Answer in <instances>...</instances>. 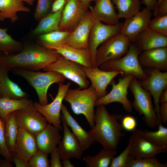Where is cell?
I'll return each mask as SVG.
<instances>
[{
  "instance_id": "6da1fadb",
  "label": "cell",
  "mask_w": 167,
  "mask_h": 167,
  "mask_svg": "<svg viewBox=\"0 0 167 167\" xmlns=\"http://www.w3.org/2000/svg\"><path fill=\"white\" fill-rule=\"evenodd\" d=\"M60 55L39 44L24 46L22 50L13 54L0 55V64L9 68H14L38 71L55 62Z\"/></svg>"
},
{
  "instance_id": "7a4b0ae2",
  "label": "cell",
  "mask_w": 167,
  "mask_h": 167,
  "mask_svg": "<svg viewBox=\"0 0 167 167\" xmlns=\"http://www.w3.org/2000/svg\"><path fill=\"white\" fill-rule=\"evenodd\" d=\"M95 113V125L89 131L95 141L101 144L103 148L117 149L121 138L124 135L118 120H121V114H110L104 105L96 106Z\"/></svg>"
},
{
  "instance_id": "3957f363",
  "label": "cell",
  "mask_w": 167,
  "mask_h": 167,
  "mask_svg": "<svg viewBox=\"0 0 167 167\" xmlns=\"http://www.w3.org/2000/svg\"><path fill=\"white\" fill-rule=\"evenodd\" d=\"M11 71L24 78L34 88L38 96L39 103L41 105L48 104L47 92L50 86L55 83H63L66 79L61 74L53 71L41 72L17 68Z\"/></svg>"
},
{
  "instance_id": "277c9868",
  "label": "cell",
  "mask_w": 167,
  "mask_h": 167,
  "mask_svg": "<svg viewBox=\"0 0 167 167\" xmlns=\"http://www.w3.org/2000/svg\"><path fill=\"white\" fill-rule=\"evenodd\" d=\"M97 99L96 92L91 85L84 89L69 88L64 98L75 114L84 116L91 128L95 125L94 107Z\"/></svg>"
},
{
  "instance_id": "5b68a950",
  "label": "cell",
  "mask_w": 167,
  "mask_h": 167,
  "mask_svg": "<svg viewBox=\"0 0 167 167\" xmlns=\"http://www.w3.org/2000/svg\"><path fill=\"white\" fill-rule=\"evenodd\" d=\"M142 51L135 43H130L128 50L125 55L120 58L102 64L99 66L100 68L107 71H122V75H131L136 79H143L148 75L138 59Z\"/></svg>"
},
{
  "instance_id": "8992f818",
  "label": "cell",
  "mask_w": 167,
  "mask_h": 167,
  "mask_svg": "<svg viewBox=\"0 0 167 167\" xmlns=\"http://www.w3.org/2000/svg\"><path fill=\"white\" fill-rule=\"evenodd\" d=\"M129 88L134 97L132 107L140 115H143V119L148 126L153 128L157 126V115L150 93L143 89L134 77L131 79Z\"/></svg>"
},
{
  "instance_id": "52a82bcc",
  "label": "cell",
  "mask_w": 167,
  "mask_h": 167,
  "mask_svg": "<svg viewBox=\"0 0 167 167\" xmlns=\"http://www.w3.org/2000/svg\"><path fill=\"white\" fill-rule=\"evenodd\" d=\"M130 44L129 39L120 33L110 37L97 48L95 56V67L121 58L127 52Z\"/></svg>"
},
{
  "instance_id": "ba28073f",
  "label": "cell",
  "mask_w": 167,
  "mask_h": 167,
  "mask_svg": "<svg viewBox=\"0 0 167 167\" xmlns=\"http://www.w3.org/2000/svg\"><path fill=\"white\" fill-rule=\"evenodd\" d=\"M43 70L53 71L62 75L66 79L77 84L81 89L89 87V82L86 76L83 66L60 55L54 62Z\"/></svg>"
},
{
  "instance_id": "9c48e42d",
  "label": "cell",
  "mask_w": 167,
  "mask_h": 167,
  "mask_svg": "<svg viewBox=\"0 0 167 167\" xmlns=\"http://www.w3.org/2000/svg\"><path fill=\"white\" fill-rule=\"evenodd\" d=\"M145 71L147 77L139 82L140 86L148 92L153 98L158 125L162 124L159 114V97L162 92L167 88V72L156 69L147 68Z\"/></svg>"
},
{
  "instance_id": "30bf717a",
  "label": "cell",
  "mask_w": 167,
  "mask_h": 167,
  "mask_svg": "<svg viewBox=\"0 0 167 167\" xmlns=\"http://www.w3.org/2000/svg\"><path fill=\"white\" fill-rule=\"evenodd\" d=\"M19 128L24 129L35 136L48 124L45 118L33 105L14 112Z\"/></svg>"
},
{
  "instance_id": "8fae6325",
  "label": "cell",
  "mask_w": 167,
  "mask_h": 167,
  "mask_svg": "<svg viewBox=\"0 0 167 167\" xmlns=\"http://www.w3.org/2000/svg\"><path fill=\"white\" fill-rule=\"evenodd\" d=\"M131 75H122L118 79V82L116 84L113 81L111 82L112 89L110 92L104 96L97 99L95 106L105 105L110 103L117 102L122 105L125 111L131 113L133 107L131 101L127 98L128 88L130 83L133 78Z\"/></svg>"
},
{
  "instance_id": "7c38bea8",
  "label": "cell",
  "mask_w": 167,
  "mask_h": 167,
  "mask_svg": "<svg viewBox=\"0 0 167 167\" xmlns=\"http://www.w3.org/2000/svg\"><path fill=\"white\" fill-rule=\"evenodd\" d=\"M123 23L110 25L99 21H94L91 28L89 36L88 49L91 53L95 67V56L99 46L110 37L120 33Z\"/></svg>"
},
{
  "instance_id": "4fadbf2b",
  "label": "cell",
  "mask_w": 167,
  "mask_h": 167,
  "mask_svg": "<svg viewBox=\"0 0 167 167\" xmlns=\"http://www.w3.org/2000/svg\"><path fill=\"white\" fill-rule=\"evenodd\" d=\"M57 95L53 101L50 104L41 105L36 101L33 103L36 109L45 118L49 123L52 124L62 130L61 125L60 112L62 104V102L67 90L71 85L69 82L66 84L60 83Z\"/></svg>"
},
{
  "instance_id": "5bb4252c",
  "label": "cell",
  "mask_w": 167,
  "mask_h": 167,
  "mask_svg": "<svg viewBox=\"0 0 167 167\" xmlns=\"http://www.w3.org/2000/svg\"><path fill=\"white\" fill-rule=\"evenodd\" d=\"M129 141L130 142L129 156L134 159L155 156L158 154L167 152L141 135L136 128L132 131Z\"/></svg>"
},
{
  "instance_id": "9a60e30c",
  "label": "cell",
  "mask_w": 167,
  "mask_h": 167,
  "mask_svg": "<svg viewBox=\"0 0 167 167\" xmlns=\"http://www.w3.org/2000/svg\"><path fill=\"white\" fill-rule=\"evenodd\" d=\"M88 11L79 0H67L62 12L60 30L71 32L82 20Z\"/></svg>"
},
{
  "instance_id": "2e32d148",
  "label": "cell",
  "mask_w": 167,
  "mask_h": 167,
  "mask_svg": "<svg viewBox=\"0 0 167 167\" xmlns=\"http://www.w3.org/2000/svg\"><path fill=\"white\" fill-rule=\"evenodd\" d=\"M152 14V11L146 7L125 19L120 33L127 37L130 43L133 42L137 36L148 28Z\"/></svg>"
},
{
  "instance_id": "e0dca14e",
  "label": "cell",
  "mask_w": 167,
  "mask_h": 167,
  "mask_svg": "<svg viewBox=\"0 0 167 167\" xmlns=\"http://www.w3.org/2000/svg\"><path fill=\"white\" fill-rule=\"evenodd\" d=\"M61 119L62 122L63 136L57 147L61 160L81 159L84 151L76 138L70 130L62 115Z\"/></svg>"
},
{
  "instance_id": "ac0fdd59",
  "label": "cell",
  "mask_w": 167,
  "mask_h": 167,
  "mask_svg": "<svg viewBox=\"0 0 167 167\" xmlns=\"http://www.w3.org/2000/svg\"><path fill=\"white\" fill-rule=\"evenodd\" d=\"M83 68L86 77L90 81L91 85L96 92L97 99L107 93V87L115 77L123 74L122 71H105L98 67L88 68L83 66Z\"/></svg>"
},
{
  "instance_id": "d6986e66",
  "label": "cell",
  "mask_w": 167,
  "mask_h": 167,
  "mask_svg": "<svg viewBox=\"0 0 167 167\" xmlns=\"http://www.w3.org/2000/svg\"><path fill=\"white\" fill-rule=\"evenodd\" d=\"M94 22L91 11H88L78 25L71 32L64 43L79 49H88L89 36Z\"/></svg>"
},
{
  "instance_id": "ffe728a7",
  "label": "cell",
  "mask_w": 167,
  "mask_h": 167,
  "mask_svg": "<svg viewBox=\"0 0 167 167\" xmlns=\"http://www.w3.org/2000/svg\"><path fill=\"white\" fill-rule=\"evenodd\" d=\"M35 136L24 129L19 128L13 152L14 153L28 162L37 150Z\"/></svg>"
},
{
  "instance_id": "44dd1931",
  "label": "cell",
  "mask_w": 167,
  "mask_h": 167,
  "mask_svg": "<svg viewBox=\"0 0 167 167\" xmlns=\"http://www.w3.org/2000/svg\"><path fill=\"white\" fill-rule=\"evenodd\" d=\"M140 64L146 68L167 71V47L144 50L138 56Z\"/></svg>"
},
{
  "instance_id": "7402d4cb",
  "label": "cell",
  "mask_w": 167,
  "mask_h": 167,
  "mask_svg": "<svg viewBox=\"0 0 167 167\" xmlns=\"http://www.w3.org/2000/svg\"><path fill=\"white\" fill-rule=\"evenodd\" d=\"M95 2L94 6L89 7L94 21L102 22L110 25L119 23L112 0H95Z\"/></svg>"
},
{
  "instance_id": "603a6c76",
  "label": "cell",
  "mask_w": 167,
  "mask_h": 167,
  "mask_svg": "<svg viewBox=\"0 0 167 167\" xmlns=\"http://www.w3.org/2000/svg\"><path fill=\"white\" fill-rule=\"evenodd\" d=\"M51 49L66 58L88 68L93 67L91 55L88 49H81L65 44L58 47H51Z\"/></svg>"
},
{
  "instance_id": "cb8c5ba5",
  "label": "cell",
  "mask_w": 167,
  "mask_h": 167,
  "mask_svg": "<svg viewBox=\"0 0 167 167\" xmlns=\"http://www.w3.org/2000/svg\"><path fill=\"white\" fill-rule=\"evenodd\" d=\"M60 130L54 125L48 124L42 131L35 136L38 149L48 154L50 153L61 140Z\"/></svg>"
},
{
  "instance_id": "d4e9b609",
  "label": "cell",
  "mask_w": 167,
  "mask_h": 167,
  "mask_svg": "<svg viewBox=\"0 0 167 167\" xmlns=\"http://www.w3.org/2000/svg\"><path fill=\"white\" fill-rule=\"evenodd\" d=\"M133 42L142 51L167 47V36L147 28L137 36Z\"/></svg>"
},
{
  "instance_id": "484cf974",
  "label": "cell",
  "mask_w": 167,
  "mask_h": 167,
  "mask_svg": "<svg viewBox=\"0 0 167 167\" xmlns=\"http://www.w3.org/2000/svg\"><path fill=\"white\" fill-rule=\"evenodd\" d=\"M61 111L62 113V116L68 127L71 128L72 133L78 140L83 150L88 149L95 141L89 132L86 131L81 127L63 104Z\"/></svg>"
},
{
  "instance_id": "4316f807",
  "label": "cell",
  "mask_w": 167,
  "mask_h": 167,
  "mask_svg": "<svg viewBox=\"0 0 167 167\" xmlns=\"http://www.w3.org/2000/svg\"><path fill=\"white\" fill-rule=\"evenodd\" d=\"M10 71L7 67L0 64V80L2 97L14 99L27 98L28 95L27 93L9 78L8 74Z\"/></svg>"
},
{
  "instance_id": "83f0119b",
  "label": "cell",
  "mask_w": 167,
  "mask_h": 167,
  "mask_svg": "<svg viewBox=\"0 0 167 167\" xmlns=\"http://www.w3.org/2000/svg\"><path fill=\"white\" fill-rule=\"evenodd\" d=\"M29 12L30 9L25 6L22 0H0V21L9 19L15 23L18 19V12Z\"/></svg>"
},
{
  "instance_id": "f1b7e54d",
  "label": "cell",
  "mask_w": 167,
  "mask_h": 167,
  "mask_svg": "<svg viewBox=\"0 0 167 167\" xmlns=\"http://www.w3.org/2000/svg\"><path fill=\"white\" fill-rule=\"evenodd\" d=\"M64 6L58 11L47 14L41 19L36 26L32 30V34L34 36H37L60 30V23Z\"/></svg>"
},
{
  "instance_id": "f546056e",
  "label": "cell",
  "mask_w": 167,
  "mask_h": 167,
  "mask_svg": "<svg viewBox=\"0 0 167 167\" xmlns=\"http://www.w3.org/2000/svg\"><path fill=\"white\" fill-rule=\"evenodd\" d=\"M32 101L27 98L20 99L0 98V116L4 123L8 115L15 110L33 105Z\"/></svg>"
},
{
  "instance_id": "4dcf8cb0",
  "label": "cell",
  "mask_w": 167,
  "mask_h": 167,
  "mask_svg": "<svg viewBox=\"0 0 167 167\" xmlns=\"http://www.w3.org/2000/svg\"><path fill=\"white\" fill-rule=\"evenodd\" d=\"M117 153V149L103 148L96 155H88L84 157L83 160L89 167H108Z\"/></svg>"
},
{
  "instance_id": "1f68e13d",
  "label": "cell",
  "mask_w": 167,
  "mask_h": 167,
  "mask_svg": "<svg viewBox=\"0 0 167 167\" xmlns=\"http://www.w3.org/2000/svg\"><path fill=\"white\" fill-rule=\"evenodd\" d=\"M7 28H0V53L4 54H13L20 51L23 45L14 39L7 33Z\"/></svg>"
},
{
  "instance_id": "d6a6232c",
  "label": "cell",
  "mask_w": 167,
  "mask_h": 167,
  "mask_svg": "<svg viewBox=\"0 0 167 167\" xmlns=\"http://www.w3.org/2000/svg\"><path fill=\"white\" fill-rule=\"evenodd\" d=\"M156 131L138 130L137 132L150 142L167 151V128L162 124H158Z\"/></svg>"
},
{
  "instance_id": "836d02e7",
  "label": "cell",
  "mask_w": 167,
  "mask_h": 167,
  "mask_svg": "<svg viewBox=\"0 0 167 167\" xmlns=\"http://www.w3.org/2000/svg\"><path fill=\"white\" fill-rule=\"evenodd\" d=\"M118 11V16L121 18H128L140 11V0H112Z\"/></svg>"
},
{
  "instance_id": "e575fe53",
  "label": "cell",
  "mask_w": 167,
  "mask_h": 167,
  "mask_svg": "<svg viewBox=\"0 0 167 167\" xmlns=\"http://www.w3.org/2000/svg\"><path fill=\"white\" fill-rule=\"evenodd\" d=\"M71 32L56 31L38 35L39 44L46 48L58 47L64 44V42Z\"/></svg>"
},
{
  "instance_id": "d590c367",
  "label": "cell",
  "mask_w": 167,
  "mask_h": 167,
  "mask_svg": "<svg viewBox=\"0 0 167 167\" xmlns=\"http://www.w3.org/2000/svg\"><path fill=\"white\" fill-rule=\"evenodd\" d=\"M4 123L6 143L9 151L11 153L14 150L18 129L14 112L8 115Z\"/></svg>"
},
{
  "instance_id": "8d00e7d4",
  "label": "cell",
  "mask_w": 167,
  "mask_h": 167,
  "mask_svg": "<svg viewBox=\"0 0 167 167\" xmlns=\"http://www.w3.org/2000/svg\"><path fill=\"white\" fill-rule=\"evenodd\" d=\"M167 163L160 162L156 156L135 159L129 156L126 167H167Z\"/></svg>"
},
{
  "instance_id": "74e56055",
  "label": "cell",
  "mask_w": 167,
  "mask_h": 167,
  "mask_svg": "<svg viewBox=\"0 0 167 167\" xmlns=\"http://www.w3.org/2000/svg\"><path fill=\"white\" fill-rule=\"evenodd\" d=\"M147 28L167 36V15L155 16L151 20Z\"/></svg>"
},
{
  "instance_id": "f35d334b",
  "label": "cell",
  "mask_w": 167,
  "mask_h": 167,
  "mask_svg": "<svg viewBox=\"0 0 167 167\" xmlns=\"http://www.w3.org/2000/svg\"><path fill=\"white\" fill-rule=\"evenodd\" d=\"M48 154L37 150L28 162V167H49Z\"/></svg>"
},
{
  "instance_id": "ab89813d",
  "label": "cell",
  "mask_w": 167,
  "mask_h": 167,
  "mask_svg": "<svg viewBox=\"0 0 167 167\" xmlns=\"http://www.w3.org/2000/svg\"><path fill=\"white\" fill-rule=\"evenodd\" d=\"M54 0H37V4L34 13V17L36 21H39L48 14L51 10Z\"/></svg>"
},
{
  "instance_id": "60d3db41",
  "label": "cell",
  "mask_w": 167,
  "mask_h": 167,
  "mask_svg": "<svg viewBox=\"0 0 167 167\" xmlns=\"http://www.w3.org/2000/svg\"><path fill=\"white\" fill-rule=\"evenodd\" d=\"M0 154L11 162L13 161L11 155L6 143L4 123L0 116Z\"/></svg>"
},
{
  "instance_id": "b9f144b4",
  "label": "cell",
  "mask_w": 167,
  "mask_h": 167,
  "mask_svg": "<svg viewBox=\"0 0 167 167\" xmlns=\"http://www.w3.org/2000/svg\"><path fill=\"white\" fill-rule=\"evenodd\" d=\"M130 142L129 141L126 148L118 156L112 159L109 167H126L129 156Z\"/></svg>"
},
{
  "instance_id": "7bdbcfd3",
  "label": "cell",
  "mask_w": 167,
  "mask_h": 167,
  "mask_svg": "<svg viewBox=\"0 0 167 167\" xmlns=\"http://www.w3.org/2000/svg\"><path fill=\"white\" fill-rule=\"evenodd\" d=\"M121 124L123 129L132 131L136 128L137 123L135 118L132 116L126 115L121 119Z\"/></svg>"
},
{
  "instance_id": "ee69618b",
  "label": "cell",
  "mask_w": 167,
  "mask_h": 167,
  "mask_svg": "<svg viewBox=\"0 0 167 167\" xmlns=\"http://www.w3.org/2000/svg\"><path fill=\"white\" fill-rule=\"evenodd\" d=\"M51 160L50 167H62V162L59 156L57 147L54 149L50 153Z\"/></svg>"
},
{
  "instance_id": "f6af8a7d",
  "label": "cell",
  "mask_w": 167,
  "mask_h": 167,
  "mask_svg": "<svg viewBox=\"0 0 167 167\" xmlns=\"http://www.w3.org/2000/svg\"><path fill=\"white\" fill-rule=\"evenodd\" d=\"M141 3L145 5L146 7L153 11L155 16L157 15L158 0H141Z\"/></svg>"
},
{
  "instance_id": "bcb514c9",
  "label": "cell",
  "mask_w": 167,
  "mask_h": 167,
  "mask_svg": "<svg viewBox=\"0 0 167 167\" xmlns=\"http://www.w3.org/2000/svg\"><path fill=\"white\" fill-rule=\"evenodd\" d=\"M159 112L161 122L166 124L167 122V102L161 104Z\"/></svg>"
},
{
  "instance_id": "7dc6e473",
  "label": "cell",
  "mask_w": 167,
  "mask_h": 167,
  "mask_svg": "<svg viewBox=\"0 0 167 167\" xmlns=\"http://www.w3.org/2000/svg\"><path fill=\"white\" fill-rule=\"evenodd\" d=\"M67 0H54L51 8V13L58 11L64 6Z\"/></svg>"
},
{
  "instance_id": "c3c4849f",
  "label": "cell",
  "mask_w": 167,
  "mask_h": 167,
  "mask_svg": "<svg viewBox=\"0 0 167 167\" xmlns=\"http://www.w3.org/2000/svg\"><path fill=\"white\" fill-rule=\"evenodd\" d=\"M13 161L16 167H28V162L26 161L14 153H11Z\"/></svg>"
},
{
  "instance_id": "681fc988",
  "label": "cell",
  "mask_w": 167,
  "mask_h": 167,
  "mask_svg": "<svg viewBox=\"0 0 167 167\" xmlns=\"http://www.w3.org/2000/svg\"><path fill=\"white\" fill-rule=\"evenodd\" d=\"M167 15V0H163L158 5L157 15Z\"/></svg>"
},
{
  "instance_id": "f907efd6",
  "label": "cell",
  "mask_w": 167,
  "mask_h": 167,
  "mask_svg": "<svg viewBox=\"0 0 167 167\" xmlns=\"http://www.w3.org/2000/svg\"><path fill=\"white\" fill-rule=\"evenodd\" d=\"M159 102L161 104L167 102V88L161 94L159 97Z\"/></svg>"
},
{
  "instance_id": "816d5d0a",
  "label": "cell",
  "mask_w": 167,
  "mask_h": 167,
  "mask_svg": "<svg viewBox=\"0 0 167 167\" xmlns=\"http://www.w3.org/2000/svg\"><path fill=\"white\" fill-rule=\"evenodd\" d=\"M13 165L11 162L9 160L5 159H0V167H12Z\"/></svg>"
},
{
  "instance_id": "f5cc1de1",
  "label": "cell",
  "mask_w": 167,
  "mask_h": 167,
  "mask_svg": "<svg viewBox=\"0 0 167 167\" xmlns=\"http://www.w3.org/2000/svg\"><path fill=\"white\" fill-rule=\"evenodd\" d=\"M85 8L87 10L90 6L91 2L95 1V0H79Z\"/></svg>"
},
{
  "instance_id": "db71d44e",
  "label": "cell",
  "mask_w": 167,
  "mask_h": 167,
  "mask_svg": "<svg viewBox=\"0 0 167 167\" xmlns=\"http://www.w3.org/2000/svg\"><path fill=\"white\" fill-rule=\"evenodd\" d=\"M62 166L63 167H74L75 166L71 163L69 159H66L62 160Z\"/></svg>"
},
{
  "instance_id": "11a10c76",
  "label": "cell",
  "mask_w": 167,
  "mask_h": 167,
  "mask_svg": "<svg viewBox=\"0 0 167 167\" xmlns=\"http://www.w3.org/2000/svg\"><path fill=\"white\" fill-rule=\"evenodd\" d=\"M23 2L27 3L30 5H32L33 4L35 0H22Z\"/></svg>"
},
{
  "instance_id": "9f6ffc18",
  "label": "cell",
  "mask_w": 167,
  "mask_h": 167,
  "mask_svg": "<svg viewBox=\"0 0 167 167\" xmlns=\"http://www.w3.org/2000/svg\"><path fill=\"white\" fill-rule=\"evenodd\" d=\"M0 98H2V92H1V87L0 80Z\"/></svg>"
},
{
  "instance_id": "6f0895ef",
  "label": "cell",
  "mask_w": 167,
  "mask_h": 167,
  "mask_svg": "<svg viewBox=\"0 0 167 167\" xmlns=\"http://www.w3.org/2000/svg\"><path fill=\"white\" fill-rule=\"evenodd\" d=\"M163 0H158V5Z\"/></svg>"
},
{
  "instance_id": "680465c9",
  "label": "cell",
  "mask_w": 167,
  "mask_h": 167,
  "mask_svg": "<svg viewBox=\"0 0 167 167\" xmlns=\"http://www.w3.org/2000/svg\"><path fill=\"white\" fill-rule=\"evenodd\" d=\"M1 54H2L1 53H0V55Z\"/></svg>"
}]
</instances>
